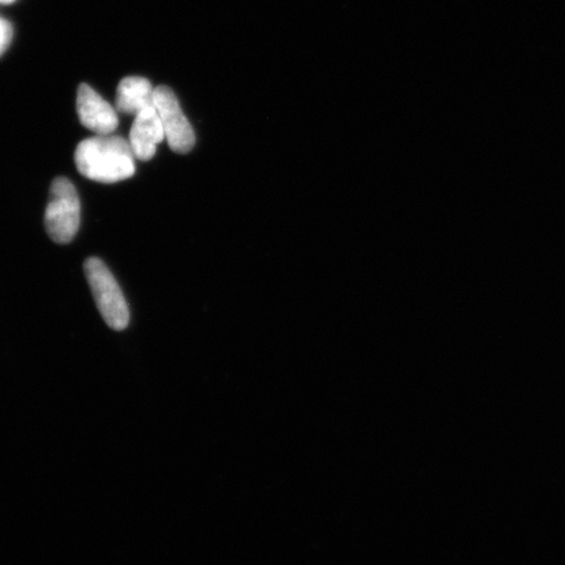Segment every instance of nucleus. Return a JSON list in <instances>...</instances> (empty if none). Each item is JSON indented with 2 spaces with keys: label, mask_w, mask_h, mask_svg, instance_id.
<instances>
[{
  "label": "nucleus",
  "mask_w": 565,
  "mask_h": 565,
  "mask_svg": "<svg viewBox=\"0 0 565 565\" xmlns=\"http://www.w3.org/2000/svg\"><path fill=\"white\" fill-rule=\"evenodd\" d=\"M116 108L124 115L138 116L154 108V88L146 77L129 76L119 83Z\"/></svg>",
  "instance_id": "0eeeda50"
},
{
  "label": "nucleus",
  "mask_w": 565,
  "mask_h": 565,
  "mask_svg": "<svg viewBox=\"0 0 565 565\" xmlns=\"http://www.w3.org/2000/svg\"><path fill=\"white\" fill-rule=\"evenodd\" d=\"M81 225V200L76 189L66 177L52 183L51 196L45 212L49 237L56 244L73 242Z\"/></svg>",
  "instance_id": "7ed1b4c3"
},
{
  "label": "nucleus",
  "mask_w": 565,
  "mask_h": 565,
  "mask_svg": "<svg viewBox=\"0 0 565 565\" xmlns=\"http://www.w3.org/2000/svg\"><path fill=\"white\" fill-rule=\"evenodd\" d=\"M75 164L92 181L115 183L136 173V154L129 140L109 134L83 140L75 151Z\"/></svg>",
  "instance_id": "f257e3e1"
},
{
  "label": "nucleus",
  "mask_w": 565,
  "mask_h": 565,
  "mask_svg": "<svg viewBox=\"0 0 565 565\" xmlns=\"http://www.w3.org/2000/svg\"><path fill=\"white\" fill-rule=\"evenodd\" d=\"M15 2V0H0V4H11Z\"/></svg>",
  "instance_id": "1a4fd4ad"
},
{
  "label": "nucleus",
  "mask_w": 565,
  "mask_h": 565,
  "mask_svg": "<svg viewBox=\"0 0 565 565\" xmlns=\"http://www.w3.org/2000/svg\"><path fill=\"white\" fill-rule=\"evenodd\" d=\"M164 139V127H162L157 109H147L136 117L129 141L137 159L151 160L157 153L158 146Z\"/></svg>",
  "instance_id": "423d86ee"
},
{
  "label": "nucleus",
  "mask_w": 565,
  "mask_h": 565,
  "mask_svg": "<svg viewBox=\"0 0 565 565\" xmlns=\"http://www.w3.org/2000/svg\"><path fill=\"white\" fill-rule=\"evenodd\" d=\"M84 273L106 324L113 330H125L130 321L129 307L109 268L102 259L88 258L84 264Z\"/></svg>",
  "instance_id": "f03ea898"
},
{
  "label": "nucleus",
  "mask_w": 565,
  "mask_h": 565,
  "mask_svg": "<svg viewBox=\"0 0 565 565\" xmlns=\"http://www.w3.org/2000/svg\"><path fill=\"white\" fill-rule=\"evenodd\" d=\"M12 35V25L6 19L0 18V56L9 49Z\"/></svg>",
  "instance_id": "6e6552de"
},
{
  "label": "nucleus",
  "mask_w": 565,
  "mask_h": 565,
  "mask_svg": "<svg viewBox=\"0 0 565 565\" xmlns=\"http://www.w3.org/2000/svg\"><path fill=\"white\" fill-rule=\"evenodd\" d=\"M76 109L82 125L96 136H109L118 127L116 109L88 84H81L77 89Z\"/></svg>",
  "instance_id": "39448f33"
},
{
  "label": "nucleus",
  "mask_w": 565,
  "mask_h": 565,
  "mask_svg": "<svg viewBox=\"0 0 565 565\" xmlns=\"http://www.w3.org/2000/svg\"><path fill=\"white\" fill-rule=\"evenodd\" d=\"M154 109L164 127L169 147L177 153L192 151L195 145V134L171 88L166 86L154 88Z\"/></svg>",
  "instance_id": "20e7f679"
}]
</instances>
